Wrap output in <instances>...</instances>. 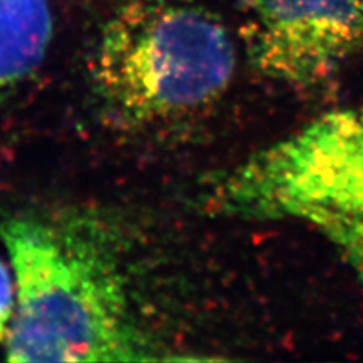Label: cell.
<instances>
[{"label":"cell","mask_w":363,"mask_h":363,"mask_svg":"<svg viewBox=\"0 0 363 363\" xmlns=\"http://www.w3.org/2000/svg\"><path fill=\"white\" fill-rule=\"evenodd\" d=\"M16 308L9 362L159 359L133 315L120 247L85 211L26 212L0 220Z\"/></svg>","instance_id":"obj_1"},{"label":"cell","mask_w":363,"mask_h":363,"mask_svg":"<svg viewBox=\"0 0 363 363\" xmlns=\"http://www.w3.org/2000/svg\"><path fill=\"white\" fill-rule=\"evenodd\" d=\"M235 70V43L208 9L182 0H128L100 33L93 76L109 118L145 129L217 104Z\"/></svg>","instance_id":"obj_2"},{"label":"cell","mask_w":363,"mask_h":363,"mask_svg":"<svg viewBox=\"0 0 363 363\" xmlns=\"http://www.w3.org/2000/svg\"><path fill=\"white\" fill-rule=\"evenodd\" d=\"M208 204L227 217L309 223L363 277V100L248 157L215 185Z\"/></svg>","instance_id":"obj_3"},{"label":"cell","mask_w":363,"mask_h":363,"mask_svg":"<svg viewBox=\"0 0 363 363\" xmlns=\"http://www.w3.org/2000/svg\"><path fill=\"white\" fill-rule=\"evenodd\" d=\"M245 40L264 76L323 84L363 49V0H248Z\"/></svg>","instance_id":"obj_4"},{"label":"cell","mask_w":363,"mask_h":363,"mask_svg":"<svg viewBox=\"0 0 363 363\" xmlns=\"http://www.w3.org/2000/svg\"><path fill=\"white\" fill-rule=\"evenodd\" d=\"M52 35V0H0V100L37 73Z\"/></svg>","instance_id":"obj_5"},{"label":"cell","mask_w":363,"mask_h":363,"mask_svg":"<svg viewBox=\"0 0 363 363\" xmlns=\"http://www.w3.org/2000/svg\"><path fill=\"white\" fill-rule=\"evenodd\" d=\"M16 308V285L11 267L0 260V345H4Z\"/></svg>","instance_id":"obj_6"}]
</instances>
